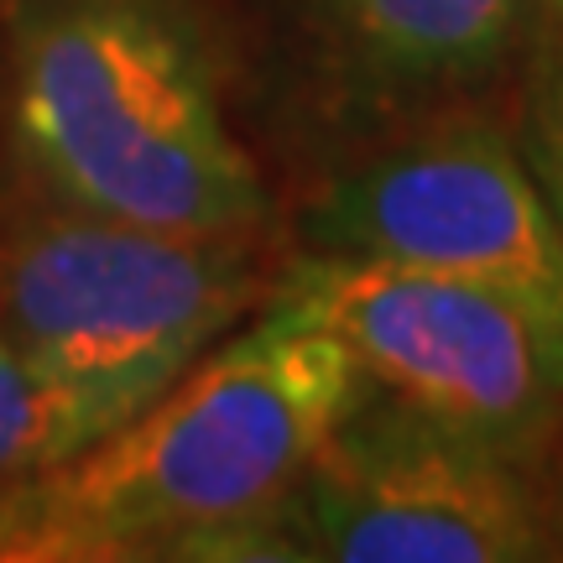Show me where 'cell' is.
<instances>
[{
    "mask_svg": "<svg viewBox=\"0 0 563 563\" xmlns=\"http://www.w3.org/2000/svg\"><path fill=\"white\" fill-rule=\"evenodd\" d=\"M11 173L110 220L287 241L199 0H0Z\"/></svg>",
    "mask_w": 563,
    "mask_h": 563,
    "instance_id": "cell-1",
    "label": "cell"
},
{
    "mask_svg": "<svg viewBox=\"0 0 563 563\" xmlns=\"http://www.w3.org/2000/svg\"><path fill=\"white\" fill-rule=\"evenodd\" d=\"M365 391L329 329L262 302L104 439L0 481V563H203Z\"/></svg>",
    "mask_w": 563,
    "mask_h": 563,
    "instance_id": "cell-2",
    "label": "cell"
},
{
    "mask_svg": "<svg viewBox=\"0 0 563 563\" xmlns=\"http://www.w3.org/2000/svg\"><path fill=\"white\" fill-rule=\"evenodd\" d=\"M199 11L241 131L292 194L443 115L506 104L548 16L543 0H199Z\"/></svg>",
    "mask_w": 563,
    "mask_h": 563,
    "instance_id": "cell-3",
    "label": "cell"
},
{
    "mask_svg": "<svg viewBox=\"0 0 563 563\" xmlns=\"http://www.w3.org/2000/svg\"><path fill=\"white\" fill-rule=\"evenodd\" d=\"M563 559L559 454H522L365 391L298 481L214 543V563Z\"/></svg>",
    "mask_w": 563,
    "mask_h": 563,
    "instance_id": "cell-4",
    "label": "cell"
},
{
    "mask_svg": "<svg viewBox=\"0 0 563 563\" xmlns=\"http://www.w3.org/2000/svg\"><path fill=\"white\" fill-rule=\"evenodd\" d=\"M287 241L178 235L0 188V323L58 361L188 365L262 313Z\"/></svg>",
    "mask_w": 563,
    "mask_h": 563,
    "instance_id": "cell-5",
    "label": "cell"
},
{
    "mask_svg": "<svg viewBox=\"0 0 563 563\" xmlns=\"http://www.w3.org/2000/svg\"><path fill=\"white\" fill-rule=\"evenodd\" d=\"M266 302L329 329L386 397L522 454H559L563 334L506 292L287 245Z\"/></svg>",
    "mask_w": 563,
    "mask_h": 563,
    "instance_id": "cell-6",
    "label": "cell"
},
{
    "mask_svg": "<svg viewBox=\"0 0 563 563\" xmlns=\"http://www.w3.org/2000/svg\"><path fill=\"white\" fill-rule=\"evenodd\" d=\"M287 245L481 282L563 334V230L517 157L506 104L443 115L308 183Z\"/></svg>",
    "mask_w": 563,
    "mask_h": 563,
    "instance_id": "cell-7",
    "label": "cell"
},
{
    "mask_svg": "<svg viewBox=\"0 0 563 563\" xmlns=\"http://www.w3.org/2000/svg\"><path fill=\"white\" fill-rule=\"evenodd\" d=\"M173 365H79L0 323V481L58 464L178 382Z\"/></svg>",
    "mask_w": 563,
    "mask_h": 563,
    "instance_id": "cell-8",
    "label": "cell"
},
{
    "mask_svg": "<svg viewBox=\"0 0 563 563\" xmlns=\"http://www.w3.org/2000/svg\"><path fill=\"white\" fill-rule=\"evenodd\" d=\"M506 125L517 141V157L563 230V21L543 16L538 26L506 95Z\"/></svg>",
    "mask_w": 563,
    "mask_h": 563,
    "instance_id": "cell-9",
    "label": "cell"
},
{
    "mask_svg": "<svg viewBox=\"0 0 563 563\" xmlns=\"http://www.w3.org/2000/svg\"><path fill=\"white\" fill-rule=\"evenodd\" d=\"M543 5H548V16L553 21H563V0H543Z\"/></svg>",
    "mask_w": 563,
    "mask_h": 563,
    "instance_id": "cell-10",
    "label": "cell"
}]
</instances>
